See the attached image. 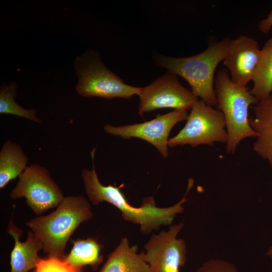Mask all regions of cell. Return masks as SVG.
I'll list each match as a JSON object with an SVG mask.
<instances>
[{
	"label": "cell",
	"mask_w": 272,
	"mask_h": 272,
	"mask_svg": "<svg viewBox=\"0 0 272 272\" xmlns=\"http://www.w3.org/2000/svg\"><path fill=\"white\" fill-rule=\"evenodd\" d=\"M86 193L94 205H98L103 201L110 203L116 207L126 221L140 226V231L149 234L154 230H158L161 226L172 225L176 215L184 210L182 205L187 201L186 195L193 185L194 180L189 178L187 188L182 198L173 206L160 208L156 206L153 196L144 198L139 207H133L126 199L120 188L115 185L105 186L99 181L94 165L92 170L83 168L81 173Z\"/></svg>",
	"instance_id": "obj_1"
},
{
	"label": "cell",
	"mask_w": 272,
	"mask_h": 272,
	"mask_svg": "<svg viewBox=\"0 0 272 272\" xmlns=\"http://www.w3.org/2000/svg\"><path fill=\"white\" fill-rule=\"evenodd\" d=\"M93 216L91 206L85 197L71 195L64 197L54 211L34 218L26 225L41 240L48 257L63 258L71 236Z\"/></svg>",
	"instance_id": "obj_2"
},
{
	"label": "cell",
	"mask_w": 272,
	"mask_h": 272,
	"mask_svg": "<svg viewBox=\"0 0 272 272\" xmlns=\"http://www.w3.org/2000/svg\"><path fill=\"white\" fill-rule=\"evenodd\" d=\"M232 39L226 37L213 42L203 51L188 57H174L155 54L157 66L164 67L184 79L191 92L207 104L216 106L217 98L214 87L216 67L227 55Z\"/></svg>",
	"instance_id": "obj_3"
},
{
	"label": "cell",
	"mask_w": 272,
	"mask_h": 272,
	"mask_svg": "<svg viewBox=\"0 0 272 272\" xmlns=\"http://www.w3.org/2000/svg\"><path fill=\"white\" fill-rule=\"evenodd\" d=\"M215 91L217 108L223 113L226 123L227 151L234 154L242 140L257 136L249 124L248 108L259 100L246 87L234 83L224 69L218 72L215 79Z\"/></svg>",
	"instance_id": "obj_4"
},
{
	"label": "cell",
	"mask_w": 272,
	"mask_h": 272,
	"mask_svg": "<svg viewBox=\"0 0 272 272\" xmlns=\"http://www.w3.org/2000/svg\"><path fill=\"white\" fill-rule=\"evenodd\" d=\"M74 70L78 79L76 90L85 97L129 99L134 95L139 96L142 91V87L124 83L104 65L99 54L93 50H87L76 58Z\"/></svg>",
	"instance_id": "obj_5"
},
{
	"label": "cell",
	"mask_w": 272,
	"mask_h": 272,
	"mask_svg": "<svg viewBox=\"0 0 272 272\" xmlns=\"http://www.w3.org/2000/svg\"><path fill=\"white\" fill-rule=\"evenodd\" d=\"M184 127L168 141V146L199 145L212 146L215 142L226 143L228 135L223 113L198 100L193 105Z\"/></svg>",
	"instance_id": "obj_6"
},
{
	"label": "cell",
	"mask_w": 272,
	"mask_h": 272,
	"mask_svg": "<svg viewBox=\"0 0 272 272\" xmlns=\"http://www.w3.org/2000/svg\"><path fill=\"white\" fill-rule=\"evenodd\" d=\"M10 193L13 199L26 198L27 205L37 216L57 207L64 196L48 169L38 164L27 166Z\"/></svg>",
	"instance_id": "obj_7"
},
{
	"label": "cell",
	"mask_w": 272,
	"mask_h": 272,
	"mask_svg": "<svg viewBox=\"0 0 272 272\" xmlns=\"http://www.w3.org/2000/svg\"><path fill=\"white\" fill-rule=\"evenodd\" d=\"M177 76L168 71L148 86L142 87L139 95V115L143 116L157 109H191L198 98L181 84Z\"/></svg>",
	"instance_id": "obj_8"
},
{
	"label": "cell",
	"mask_w": 272,
	"mask_h": 272,
	"mask_svg": "<svg viewBox=\"0 0 272 272\" xmlns=\"http://www.w3.org/2000/svg\"><path fill=\"white\" fill-rule=\"evenodd\" d=\"M184 226L181 222L171 225L168 231L153 234L144 245V259L150 272H179L186 260V245L177 236Z\"/></svg>",
	"instance_id": "obj_9"
},
{
	"label": "cell",
	"mask_w": 272,
	"mask_h": 272,
	"mask_svg": "<svg viewBox=\"0 0 272 272\" xmlns=\"http://www.w3.org/2000/svg\"><path fill=\"white\" fill-rule=\"evenodd\" d=\"M188 116L186 110H174L165 114H158L155 118L143 123L120 126L107 124L104 129L107 133L125 139L138 138L145 140L167 158L168 139L171 130L178 122L187 119Z\"/></svg>",
	"instance_id": "obj_10"
},
{
	"label": "cell",
	"mask_w": 272,
	"mask_h": 272,
	"mask_svg": "<svg viewBox=\"0 0 272 272\" xmlns=\"http://www.w3.org/2000/svg\"><path fill=\"white\" fill-rule=\"evenodd\" d=\"M258 43L252 38L240 35L232 39L229 51L223 60L229 71L231 79L242 87L254 76L260 56Z\"/></svg>",
	"instance_id": "obj_11"
},
{
	"label": "cell",
	"mask_w": 272,
	"mask_h": 272,
	"mask_svg": "<svg viewBox=\"0 0 272 272\" xmlns=\"http://www.w3.org/2000/svg\"><path fill=\"white\" fill-rule=\"evenodd\" d=\"M8 233L15 240V245L11 255V272H27L36 268L41 258L38 252L43 249L41 240L32 231H29L27 240L21 242L22 230L10 221L7 228Z\"/></svg>",
	"instance_id": "obj_12"
},
{
	"label": "cell",
	"mask_w": 272,
	"mask_h": 272,
	"mask_svg": "<svg viewBox=\"0 0 272 272\" xmlns=\"http://www.w3.org/2000/svg\"><path fill=\"white\" fill-rule=\"evenodd\" d=\"M252 107L254 116L249 118V122L257 133L253 150L272 168V93Z\"/></svg>",
	"instance_id": "obj_13"
},
{
	"label": "cell",
	"mask_w": 272,
	"mask_h": 272,
	"mask_svg": "<svg viewBox=\"0 0 272 272\" xmlns=\"http://www.w3.org/2000/svg\"><path fill=\"white\" fill-rule=\"evenodd\" d=\"M138 245L130 246L128 238L122 237L99 272H150L144 251L138 253Z\"/></svg>",
	"instance_id": "obj_14"
},
{
	"label": "cell",
	"mask_w": 272,
	"mask_h": 272,
	"mask_svg": "<svg viewBox=\"0 0 272 272\" xmlns=\"http://www.w3.org/2000/svg\"><path fill=\"white\" fill-rule=\"evenodd\" d=\"M29 159L21 146L6 141L0 151V188L19 177L27 167Z\"/></svg>",
	"instance_id": "obj_15"
},
{
	"label": "cell",
	"mask_w": 272,
	"mask_h": 272,
	"mask_svg": "<svg viewBox=\"0 0 272 272\" xmlns=\"http://www.w3.org/2000/svg\"><path fill=\"white\" fill-rule=\"evenodd\" d=\"M252 81L253 85L250 92L259 101L272 93V37L260 49L259 61Z\"/></svg>",
	"instance_id": "obj_16"
},
{
	"label": "cell",
	"mask_w": 272,
	"mask_h": 272,
	"mask_svg": "<svg viewBox=\"0 0 272 272\" xmlns=\"http://www.w3.org/2000/svg\"><path fill=\"white\" fill-rule=\"evenodd\" d=\"M72 242L73 246L71 252L63 257V260L80 269L86 265L96 269L103 260L101 254L102 246L93 238L73 240Z\"/></svg>",
	"instance_id": "obj_17"
},
{
	"label": "cell",
	"mask_w": 272,
	"mask_h": 272,
	"mask_svg": "<svg viewBox=\"0 0 272 272\" xmlns=\"http://www.w3.org/2000/svg\"><path fill=\"white\" fill-rule=\"evenodd\" d=\"M17 94V84L14 82L11 81L1 87L0 113L14 115L34 122L42 123L36 116V110L35 109H26L15 101Z\"/></svg>",
	"instance_id": "obj_18"
},
{
	"label": "cell",
	"mask_w": 272,
	"mask_h": 272,
	"mask_svg": "<svg viewBox=\"0 0 272 272\" xmlns=\"http://www.w3.org/2000/svg\"><path fill=\"white\" fill-rule=\"evenodd\" d=\"M34 272H81L80 269L64 261L62 258L41 259Z\"/></svg>",
	"instance_id": "obj_19"
},
{
	"label": "cell",
	"mask_w": 272,
	"mask_h": 272,
	"mask_svg": "<svg viewBox=\"0 0 272 272\" xmlns=\"http://www.w3.org/2000/svg\"><path fill=\"white\" fill-rule=\"evenodd\" d=\"M195 272H239L232 262L220 259H211L205 261Z\"/></svg>",
	"instance_id": "obj_20"
},
{
	"label": "cell",
	"mask_w": 272,
	"mask_h": 272,
	"mask_svg": "<svg viewBox=\"0 0 272 272\" xmlns=\"http://www.w3.org/2000/svg\"><path fill=\"white\" fill-rule=\"evenodd\" d=\"M272 28V10L267 15L265 18L258 23V28L259 31L264 34H267Z\"/></svg>",
	"instance_id": "obj_21"
},
{
	"label": "cell",
	"mask_w": 272,
	"mask_h": 272,
	"mask_svg": "<svg viewBox=\"0 0 272 272\" xmlns=\"http://www.w3.org/2000/svg\"><path fill=\"white\" fill-rule=\"evenodd\" d=\"M266 254L272 259V246L269 247Z\"/></svg>",
	"instance_id": "obj_22"
}]
</instances>
